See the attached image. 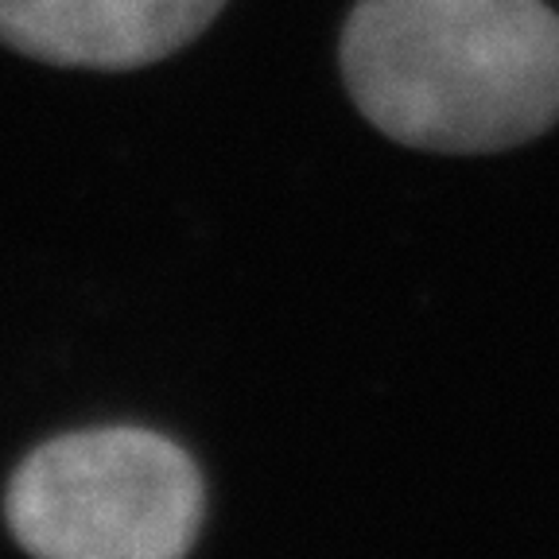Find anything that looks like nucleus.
<instances>
[{
  "instance_id": "nucleus-1",
  "label": "nucleus",
  "mask_w": 559,
  "mask_h": 559,
  "mask_svg": "<svg viewBox=\"0 0 559 559\" xmlns=\"http://www.w3.org/2000/svg\"><path fill=\"white\" fill-rule=\"evenodd\" d=\"M342 79L377 132L424 152H501L559 121V12L544 0H358Z\"/></svg>"
},
{
  "instance_id": "nucleus-2",
  "label": "nucleus",
  "mask_w": 559,
  "mask_h": 559,
  "mask_svg": "<svg viewBox=\"0 0 559 559\" xmlns=\"http://www.w3.org/2000/svg\"><path fill=\"white\" fill-rule=\"evenodd\" d=\"M206 516L191 454L152 428L109 424L39 443L4 489V521L27 556L179 559Z\"/></svg>"
},
{
  "instance_id": "nucleus-3",
  "label": "nucleus",
  "mask_w": 559,
  "mask_h": 559,
  "mask_svg": "<svg viewBox=\"0 0 559 559\" xmlns=\"http://www.w3.org/2000/svg\"><path fill=\"white\" fill-rule=\"evenodd\" d=\"M226 0H0V44L70 70H140L194 44Z\"/></svg>"
}]
</instances>
